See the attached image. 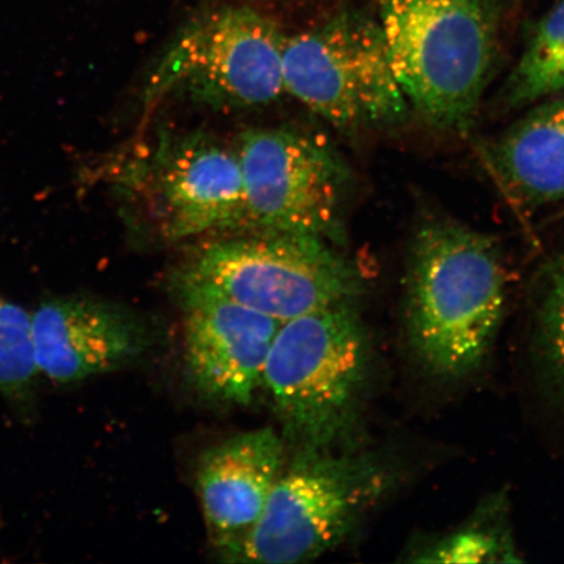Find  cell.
I'll list each match as a JSON object with an SVG mask.
<instances>
[{"instance_id": "11", "label": "cell", "mask_w": 564, "mask_h": 564, "mask_svg": "<svg viewBox=\"0 0 564 564\" xmlns=\"http://www.w3.org/2000/svg\"><path fill=\"white\" fill-rule=\"evenodd\" d=\"M32 333L41 376L61 386L123 369L152 344L135 314L86 294L42 300L32 313Z\"/></svg>"}, {"instance_id": "7", "label": "cell", "mask_w": 564, "mask_h": 564, "mask_svg": "<svg viewBox=\"0 0 564 564\" xmlns=\"http://www.w3.org/2000/svg\"><path fill=\"white\" fill-rule=\"evenodd\" d=\"M286 37L270 19L247 9L209 13L181 32L153 69L144 109L186 95L216 108H252L285 94Z\"/></svg>"}, {"instance_id": "8", "label": "cell", "mask_w": 564, "mask_h": 564, "mask_svg": "<svg viewBox=\"0 0 564 564\" xmlns=\"http://www.w3.org/2000/svg\"><path fill=\"white\" fill-rule=\"evenodd\" d=\"M236 152L245 194L239 230L340 241L349 173L326 140L293 129H258L243 133Z\"/></svg>"}, {"instance_id": "3", "label": "cell", "mask_w": 564, "mask_h": 564, "mask_svg": "<svg viewBox=\"0 0 564 564\" xmlns=\"http://www.w3.org/2000/svg\"><path fill=\"white\" fill-rule=\"evenodd\" d=\"M378 21L411 109L441 130L467 129L496 63L490 0H383Z\"/></svg>"}, {"instance_id": "17", "label": "cell", "mask_w": 564, "mask_h": 564, "mask_svg": "<svg viewBox=\"0 0 564 564\" xmlns=\"http://www.w3.org/2000/svg\"><path fill=\"white\" fill-rule=\"evenodd\" d=\"M542 343L564 391V258L549 268L540 307Z\"/></svg>"}, {"instance_id": "16", "label": "cell", "mask_w": 564, "mask_h": 564, "mask_svg": "<svg viewBox=\"0 0 564 564\" xmlns=\"http://www.w3.org/2000/svg\"><path fill=\"white\" fill-rule=\"evenodd\" d=\"M421 562L478 563L511 562V545L497 529L481 524L462 529L438 542L425 553Z\"/></svg>"}, {"instance_id": "13", "label": "cell", "mask_w": 564, "mask_h": 564, "mask_svg": "<svg viewBox=\"0 0 564 564\" xmlns=\"http://www.w3.org/2000/svg\"><path fill=\"white\" fill-rule=\"evenodd\" d=\"M494 173L514 199L544 206L564 199V96L542 104L490 148Z\"/></svg>"}, {"instance_id": "9", "label": "cell", "mask_w": 564, "mask_h": 564, "mask_svg": "<svg viewBox=\"0 0 564 564\" xmlns=\"http://www.w3.org/2000/svg\"><path fill=\"white\" fill-rule=\"evenodd\" d=\"M117 181L141 196L166 242L241 229L245 194L237 152L202 132L160 140Z\"/></svg>"}, {"instance_id": "5", "label": "cell", "mask_w": 564, "mask_h": 564, "mask_svg": "<svg viewBox=\"0 0 564 564\" xmlns=\"http://www.w3.org/2000/svg\"><path fill=\"white\" fill-rule=\"evenodd\" d=\"M242 231L196 246L180 271L281 323L361 297L359 272L327 239Z\"/></svg>"}, {"instance_id": "15", "label": "cell", "mask_w": 564, "mask_h": 564, "mask_svg": "<svg viewBox=\"0 0 564 564\" xmlns=\"http://www.w3.org/2000/svg\"><path fill=\"white\" fill-rule=\"evenodd\" d=\"M564 91V0L550 11L535 31L506 84L512 108L538 102Z\"/></svg>"}, {"instance_id": "12", "label": "cell", "mask_w": 564, "mask_h": 564, "mask_svg": "<svg viewBox=\"0 0 564 564\" xmlns=\"http://www.w3.org/2000/svg\"><path fill=\"white\" fill-rule=\"evenodd\" d=\"M286 462L285 440L270 427L230 436L200 457L197 496L218 554L257 525Z\"/></svg>"}, {"instance_id": "2", "label": "cell", "mask_w": 564, "mask_h": 564, "mask_svg": "<svg viewBox=\"0 0 564 564\" xmlns=\"http://www.w3.org/2000/svg\"><path fill=\"white\" fill-rule=\"evenodd\" d=\"M371 348L355 303L281 324L262 387L284 440L297 448H335L356 429L370 376Z\"/></svg>"}, {"instance_id": "10", "label": "cell", "mask_w": 564, "mask_h": 564, "mask_svg": "<svg viewBox=\"0 0 564 564\" xmlns=\"http://www.w3.org/2000/svg\"><path fill=\"white\" fill-rule=\"evenodd\" d=\"M172 282L182 313L188 383L212 404L249 405L262 387L282 323L180 270Z\"/></svg>"}, {"instance_id": "4", "label": "cell", "mask_w": 564, "mask_h": 564, "mask_svg": "<svg viewBox=\"0 0 564 564\" xmlns=\"http://www.w3.org/2000/svg\"><path fill=\"white\" fill-rule=\"evenodd\" d=\"M388 482L387 471L368 456L297 448L257 525L221 558L252 564L319 558L348 538Z\"/></svg>"}, {"instance_id": "6", "label": "cell", "mask_w": 564, "mask_h": 564, "mask_svg": "<svg viewBox=\"0 0 564 564\" xmlns=\"http://www.w3.org/2000/svg\"><path fill=\"white\" fill-rule=\"evenodd\" d=\"M282 70L285 94L344 131L399 124L412 110L368 17L347 13L286 37Z\"/></svg>"}, {"instance_id": "14", "label": "cell", "mask_w": 564, "mask_h": 564, "mask_svg": "<svg viewBox=\"0 0 564 564\" xmlns=\"http://www.w3.org/2000/svg\"><path fill=\"white\" fill-rule=\"evenodd\" d=\"M32 314L0 294V397L25 425L39 417Z\"/></svg>"}, {"instance_id": "1", "label": "cell", "mask_w": 564, "mask_h": 564, "mask_svg": "<svg viewBox=\"0 0 564 564\" xmlns=\"http://www.w3.org/2000/svg\"><path fill=\"white\" fill-rule=\"evenodd\" d=\"M507 300L502 253L462 224L430 221L415 235L406 280L412 348L434 376L460 379L484 362Z\"/></svg>"}]
</instances>
